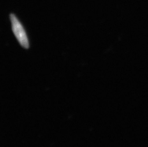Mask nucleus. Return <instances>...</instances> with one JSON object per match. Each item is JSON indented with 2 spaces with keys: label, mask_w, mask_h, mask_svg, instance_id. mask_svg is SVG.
<instances>
[{
  "label": "nucleus",
  "mask_w": 148,
  "mask_h": 147,
  "mask_svg": "<svg viewBox=\"0 0 148 147\" xmlns=\"http://www.w3.org/2000/svg\"><path fill=\"white\" fill-rule=\"evenodd\" d=\"M10 18L12 30L17 40L23 47L28 49L29 47V44L25 30L16 15L11 14L10 15Z\"/></svg>",
  "instance_id": "1"
}]
</instances>
